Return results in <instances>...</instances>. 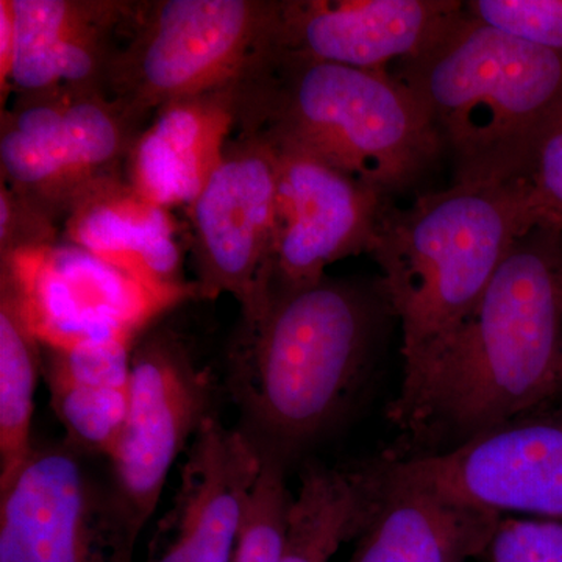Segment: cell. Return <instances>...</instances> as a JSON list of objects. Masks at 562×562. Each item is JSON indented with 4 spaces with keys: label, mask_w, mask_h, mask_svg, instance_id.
Masks as SVG:
<instances>
[{
    "label": "cell",
    "mask_w": 562,
    "mask_h": 562,
    "mask_svg": "<svg viewBox=\"0 0 562 562\" xmlns=\"http://www.w3.org/2000/svg\"><path fill=\"white\" fill-rule=\"evenodd\" d=\"M465 7V5H464ZM397 79L417 95L452 158L454 183H528L562 111V58L469 16Z\"/></svg>",
    "instance_id": "3"
},
{
    "label": "cell",
    "mask_w": 562,
    "mask_h": 562,
    "mask_svg": "<svg viewBox=\"0 0 562 562\" xmlns=\"http://www.w3.org/2000/svg\"><path fill=\"white\" fill-rule=\"evenodd\" d=\"M11 2L16 27L11 91L35 94L58 88H85L106 92L111 65L138 2Z\"/></svg>",
    "instance_id": "16"
},
{
    "label": "cell",
    "mask_w": 562,
    "mask_h": 562,
    "mask_svg": "<svg viewBox=\"0 0 562 562\" xmlns=\"http://www.w3.org/2000/svg\"><path fill=\"white\" fill-rule=\"evenodd\" d=\"M269 138L277 151L271 244L254 302L241 314L319 283L333 262L369 254L384 205L390 202L316 155Z\"/></svg>",
    "instance_id": "9"
},
{
    "label": "cell",
    "mask_w": 562,
    "mask_h": 562,
    "mask_svg": "<svg viewBox=\"0 0 562 562\" xmlns=\"http://www.w3.org/2000/svg\"><path fill=\"white\" fill-rule=\"evenodd\" d=\"M528 183L460 184L384 205L369 255L402 327L406 386L483 297L532 227ZM401 386V387H402Z\"/></svg>",
    "instance_id": "5"
},
{
    "label": "cell",
    "mask_w": 562,
    "mask_h": 562,
    "mask_svg": "<svg viewBox=\"0 0 562 562\" xmlns=\"http://www.w3.org/2000/svg\"><path fill=\"white\" fill-rule=\"evenodd\" d=\"M558 402H562V357L560 362V369H558L557 395H554V403Z\"/></svg>",
    "instance_id": "29"
},
{
    "label": "cell",
    "mask_w": 562,
    "mask_h": 562,
    "mask_svg": "<svg viewBox=\"0 0 562 562\" xmlns=\"http://www.w3.org/2000/svg\"><path fill=\"white\" fill-rule=\"evenodd\" d=\"M464 10L458 0H279L272 54L387 70L427 49Z\"/></svg>",
    "instance_id": "14"
},
{
    "label": "cell",
    "mask_w": 562,
    "mask_h": 562,
    "mask_svg": "<svg viewBox=\"0 0 562 562\" xmlns=\"http://www.w3.org/2000/svg\"><path fill=\"white\" fill-rule=\"evenodd\" d=\"M380 505L350 562H465L487 553L502 514L395 475L379 458Z\"/></svg>",
    "instance_id": "19"
},
{
    "label": "cell",
    "mask_w": 562,
    "mask_h": 562,
    "mask_svg": "<svg viewBox=\"0 0 562 562\" xmlns=\"http://www.w3.org/2000/svg\"><path fill=\"white\" fill-rule=\"evenodd\" d=\"M391 319L380 280L327 276L241 314L225 373L239 430L286 465L330 435L368 386Z\"/></svg>",
    "instance_id": "2"
},
{
    "label": "cell",
    "mask_w": 562,
    "mask_h": 562,
    "mask_svg": "<svg viewBox=\"0 0 562 562\" xmlns=\"http://www.w3.org/2000/svg\"><path fill=\"white\" fill-rule=\"evenodd\" d=\"M220 384L176 328L151 325L132 353L131 402L111 454V487L136 539L160 502L168 473L199 428L217 416Z\"/></svg>",
    "instance_id": "8"
},
{
    "label": "cell",
    "mask_w": 562,
    "mask_h": 562,
    "mask_svg": "<svg viewBox=\"0 0 562 562\" xmlns=\"http://www.w3.org/2000/svg\"><path fill=\"white\" fill-rule=\"evenodd\" d=\"M527 203L532 227L562 232V111L539 150Z\"/></svg>",
    "instance_id": "27"
},
{
    "label": "cell",
    "mask_w": 562,
    "mask_h": 562,
    "mask_svg": "<svg viewBox=\"0 0 562 562\" xmlns=\"http://www.w3.org/2000/svg\"><path fill=\"white\" fill-rule=\"evenodd\" d=\"M562 357V232L535 227L514 244L483 297L401 387L387 414L402 458L449 452L553 405Z\"/></svg>",
    "instance_id": "1"
},
{
    "label": "cell",
    "mask_w": 562,
    "mask_h": 562,
    "mask_svg": "<svg viewBox=\"0 0 562 562\" xmlns=\"http://www.w3.org/2000/svg\"><path fill=\"white\" fill-rule=\"evenodd\" d=\"M61 232L46 211L0 183V257L55 246L61 241Z\"/></svg>",
    "instance_id": "25"
},
{
    "label": "cell",
    "mask_w": 562,
    "mask_h": 562,
    "mask_svg": "<svg viewBox=\"0 0 562 562\" xmlns=\"http://www.w3.org/2000/svg\"><path fill=\"white\" fill-rule=\"evenodd\" d=\"M292 498L294 495L286 483V464L265 457L231 562H281L286 547Z\"/></svg>",
    "instance_id": "23"
},
{
    "label": "cell",
    "mask_w": 562,
    "mask_h": 562,
    "mask_svg": "<svg viewBox=\"0 0 562 562\" xmlns=\"http://www.w3.org/2000/svg\"><path fill=\"white\" fill-rule=\"evenodd\" d=\"M143 127L102 90L58 88L16 94L2 110L0 169L11 190L58 224L95 188L125 179Z\"/></svg>",
    "instance_id": "7"
},
{
    "label": "cell",
    "mask_w": 562,
    "mask_h": 562,
    "mask_svg": "<svg viewBox=\"0 0 562 562\" xmlns=\"http://www.w3.org/2000/svg\"><path fill=\"white\" fill-rule=\"evenodd\" d=\"M85 458L66 441L33 446L0 491V562H133L138 539Z\"/></svg>",
    "instance_id": "10"
},
{
    "label": "cell",
    "mask_w": 562,
    "mask_h": 562,
    "mask_svg": "<svg viewBox=\"0 0 562 562\" xmlns=\"http://www.w3.org/2000/svg\"><path fill=\"white\" fill-rule=\"evenodd\" d=\"M50 405L66 431L65 441L87 457L111 458L124 432L128 386L46 382Z\"/></svg>",
    "instance_id": "22"
},
{
    "label": "cell",
    "mask_w": 562,
    "mask_h": 562,
    "mask_svg": "<svg viewBox=\"0 0 562 562\" xmlns=\"http://www.w3.org/2000/svg\"><path fill=\"white\" fill-rule=\"evenodd\" d=\"M265 457L249 436L210 417L187 449L180 483L147 562H231Z\"/></svg>",
    "instance_id": "15"
},
{
    "label": "cell",
    "mask_w": 562,
    "mask_h": 562,
    "mask_svg": "<svg viewBox=\"0 0 562 562\" xmlns=\"http://www.w3.org/2000/svg\"><path fill=\"white\" fill-rule=\"evenodd\" d=\"M276 190L272 139L236 128L221 165L187 209L199 299L227 292L241 312L250 308L271 244Z\"/></svg>",
    "instance_id": "13"
},
{
    "label": "cell",
    "mask_w": 562,
    "mask_h": 562,
    "mask_svg": "<svg viewBox=\"0 0 562 562\" xmlns=\"http://www.w3.org/2000/svg\"><path fill=\"white\" fill-rule=\"evenodd\" d=\"M238 128L310 151L390 201L446 154L425 106L387 70L273 54L239 83Z\"/></svg>",
    "instance_id": "4"
},
{
    "label": "cell",
    "mask_w": 562,
    "mask_h": 562,
    "mask_svg": "<svg viewBox=\"0 0 562 562\" xmlns=\"http://www.w3.org/2000/svg\"><path fill=\"white\" fill-rule=\"evenodd\" d=\"M239 83L162 105L128 154L133 190L162 209L191 206L238 128Z\"/></svg>",
    "instance_id": "17"
},
{
    "label": "cell",
    "mask_w": 562,
    "mask_h": 562,
    "mask_svg": "<svg viewBox=\"0 0 562 562\" xmlns=\"http://www.w3.org/2000/svg\"><path fill=\"white\" fill-rule=\"evenodd\" d=\"M171 210L147 201L127 180L95 188L68 214L61 241L91 251L144 286L183 303L198 297L183 276V251Z\"/></svg>",
    "instance_id": "18"
},
{
    "label": "cell",
    "mask_w": 562,
    "mask_h": 562,
    "mask_svg": "<svg viewBox=\"0 0 562 562\" xmlns=\"http://www.w3.org/2000/svg\"><path fill=\"white\" fill-rule=\"evenodd\" d=\"M43 371V347L16 299L0 284V491L5 490L33 450L35 391Z\"/></svg>",
    "instance_id": "21"
},
{
    "label": "cell",
    "mask_w": 562,
    "mask_h": 562,
    "mask_svg": "<svg viewBox=\"0 0 562 562\" xmlns=\"http://www.w3.org/2000/svg\"><path fill=\"white\" fill-rule=\"evenodd\" d=\"M0 284L44 349L102 339L138 341L181 302L66 241L0 257Z\"/></svg>",
    "instance_id": "11"
},
{
    "label": "cell",
    "mask_w": 562,
    "mask_h": 562,
    "mask_svg": "<svg viewBox=\"0 0 562 562\" xmlns=\"http://www.w3.org/2000/svg\"><path fill=\"white\" fill-rule=\"evenodd\" d=\"M473 20L562 58V0H469Z\"/></svg>",
    "instance_id": "24"
},
{
    "label": "cell",
    "mask_w": 562,
    "mask_h": 562,
    "mask_svg": "<svg viewBox=\"0 0 562 562\" xmlns=\"http://www.w3.org/2000/svg\"><path fill=\"white\" fill-rule=\"evenodd\" d=\"M14 54H16V27L11 0H0V101L5 109V98L11 92Z\"/></svg>",
    "instance_id": "28"
},
{
    "label": "cell",
    "mask_w": 562,
    "mask_h": 562,
    "mask_svg": "<svg viewBox=\"0 0 562 562\" xmlns=\"http://www.w3.org/2000/svg\"><path fill=\"white\" fill-rule=\"evenodd\" d=\"M391 471L492 513L562 520V402L428 457L384 454Z\"/></svg>",
    "instance_id": "12"
},
{
    "label": "cell",
    "mask_w": 562,
    "mask_h": 562,
    "mask_svg": "<svg viewBox=\"0 0 562 562\" xmlns=\"http://www.w3.org/2000/svg\"><path fill=\"white\" fill-rule=\"evenodd\" d=\"M491 562H562V520L502 519Z\"/></svg>",
    "instance_id": "26"
},
{
    "label": "cell",
    "mask_w": 562,
    "mask_h": 562,
    "mask_svg": "<svg viewBox=\"0 0 562 562\" xmlns=\"http://www.w3.org/2000/svg\"><path fill=\"white\" fill-rule=\"evenodd\" d=\"M376 506L379 487L368 461L303 462L281 562H330L344 542L366 531Z\"/></svg>",
    "instance_id": "20"
},
{
    "label": "cell",
    "mask_w": 562,
    "mask_h": 562,
    "mask_svg": "<svg viewBox=\"0 0 562 562\" xmlns=\"http://www.w3.org/2000/svg\"><path fill=\"white\" fill-rule=\"evenodd\" d=\"M279 0L138 2L106 92L139 127L166 103L224 90L272 50Z\"/></svg>",
    "instance_id": "6"
}]
</instances>
